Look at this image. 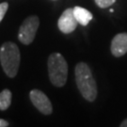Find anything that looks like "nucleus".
Masks as SVG:
<instances>
[{"label": "nucleus", "instance_id": "10", "mask_svg": "<svg viewBox=\"0 0 127 127\" xmlns=\"http://www.w3.org/2000/svg\"><path fill=\"white\" fill-rule=\"evenodd\" d=\"M116 2V0H95L96 5L101 9H106L112 6Z\"/></svg>", "mask_w": 127, "mask_h": 127}, {"label": "nucleus", "instance_id": "7", "mask_svg": "<svg viewBox=\"0 0 127 127\" xmlns=\"http://www.w3.org/2000/svg\"><path fill=\"white\" fill-rule=\"evenodd\" d=\"M111 54L116 58H121L127 53V33H119L112 39L110 46Z\"/></svg>", "mask_w": 127, "mask_h": 127}, {"label": "nucleus", "instance_id": "5", "mask_svg": "<svg viewBox=\"0 0 127 127\" xmlns=\"http://www.w3.org/2000/svg\"><path fill=\"white\" fill-rule=\"evenodd\" d=\"M30 101L34 106L36 107L41 114L43 115H50L53 112V106L49 98L47 97L44 92L40 90H32L29 93Z\"/></svg>", "mask_w": 127, "mask_h": 127}, {"label": "nucleus", "instance_id": "3", "mask_svg": "<svg viewBox=\"0 0 127 127\" xmlns=\"http://www.w3.org/2000/svg\"><path fill=\"white\" fill-rule=\"evenodd\" d=\"M48 75L55 87H63L68 78V63L59 53H52L47 60Z\"/></svg>", "mask_w": 127, "mask_h": 127}, {"label": "nucleus", "instance_id": "4", "mask_svg": "<svg viewBox=\"0 0 127 127\" xmlns=\"http://www.w3.org/2000/svg\"><path fill=\"white\" fill-rule=\"evenodd\" d=\"M40 27V19L37 15L28 16L23 21L18 32V40L25 45L30 44L36 37Z\"/></svg>", "mask_w": 127, "mask_h": 127}, {"label": "nucleus", "instance_id": "8", "mask_svg": "<svg viewBox=\"0 0 127 127\" xmlns=\"http://www.w3.org/2000/svg\"><path fill=\"white\" fill-rule=\"evenodd\" d=\"M73 14H74V17L77 20L78 24L81 26H84V27L88 26L89 23L93 18V15L90 10H88L85 8L79 7V6H76L73 8Z\"/></svg>", "mask_w": 127, "mask_h": 127}, {"label": "nucleus", "instance_id": "13", "mask_svg": "<svg viewBox=\"0 0 127 127\" xmlns=\"http://www.w3.org/2000/svg\"><path fill=\"white\" fill-rule=\"evenodd\" d=\"M120 126L121 127H127V119H125L124 121L122 122V123L120 124Z\"/></svg>", "mask_w": 127, "mask_h": 127}, {"label": "nucleus", "instance_id": "2", "mask_svg": "<svg viewBox=\"0 0 127 127\" xmlns=\"http://www.w3.org/2000/svg\"><path fill=\"white\" fill-rule=\"evenodd\" d=\"M21 55L19 47L12 41H6L0 47V63L3 71L9 78L17 75Z\"/></svg>", "mask_w": 127, "mask_h": 127}, {"label": "nucleus", "instance_id": "6", "mask_svg": "<svg viewBox=\"0 0 127 127\" xmlns=\"http://www.w3.org/2000/svg\"><path fill=\"white\" fill-rule=\"evenodd\" d=\"M77 20L73 14V9L69 8L64 10L58 21L59 30L64 34H69L75 30L77 27Z\"/></svg>", "mask_w": 127, "mask_h": 127}, {"label": "nucleus", "instance_id": "9", "mask_svg": "<svg viewBox=\"0 0 127 127\" xmlns=\"http://www.w3.org/2000/svg\"><path fill=\"white\" fill-rule=\"evenodd\" d=\"M11 91L5 89L0 92V110H7L11 104Z\"/></svg>", "mask_w": 127, "mask_h": 127}, {"label": "nucleus", "instance_id": "1", "mask_svg": "<svg viewBox=\"0 0 127 127\" xmlns=\"http://www.w3.org/2000/svg\"><path fill=\"white\" fill-rule=\"evenodd\" d=\"M74 74L77 89L83 98L88 102L95 101L98 94V89L89 65L85 62L77 63L74 68Z\"/></svg>", "mask_w": 127, "mask_h": 127}, {"label": "nucleus", "instance_id": "12", "mask_svg": "<svg viewBox=\"0 0 127 127\" xmlns=\"http://www.w3.org/2000/svg\"><path fill=\"white\" fill-rule=\"evenodd\" d=\"M9 125V122L5 121L3 119H0V127H8Z\"/></svg>", "mask_w": 127, "mask_h": 127}, {"label": "nucleus", "instance_id": "11", "mask_svg": "<svg viewBox=\"0 0 127 127\" xmlns=\"http://www.w3.org/2000/svg\"><path fill=\"white\" fill-rule=\"evenodd\" d=\"M8 9H9V3L8 2H2V3H0V22L3 20Z\"/></svg>", "mask_w": 127, "mask_h": 127}]
</instances>
